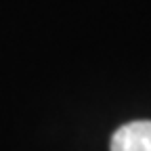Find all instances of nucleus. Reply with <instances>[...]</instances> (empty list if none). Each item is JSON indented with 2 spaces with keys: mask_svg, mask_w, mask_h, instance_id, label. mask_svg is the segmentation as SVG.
Wrapping results in <instances>:
<instances>
[{
  "mask_svg": "<svg viewBox=\"0 0 151 151\" xmlns=\"http://www.w3.org/2000/svg\"><path fill=\"white\" fill-rule=\"evenodd\" d=\"M111 151H151V120L130 122L111 137Z\"/></svg>",
  "mask_w": 151,
  "mask_h": 151,
  "instance_id": "1",
  "label": "nucleus"
}]
</instances>
